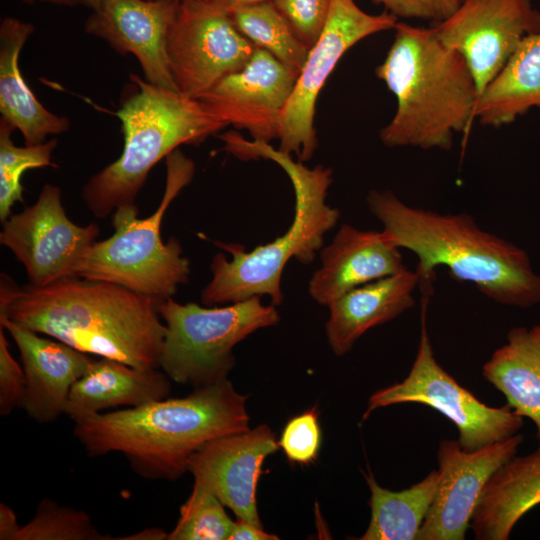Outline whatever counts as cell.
Returning a JSON list of instances; mask_svg holds the SVG:
<instances>
[{
  "mask_svg": "<svg viewBox=\"0 0 540 540\" xmlns=\"http://www.w3.org/2000/svg\"><path fill=\"white\" fill-rule=\"evenodd\" d=\"M155 299L119 284L65 277L20 286L1 274L0 317L79 351L136 368H160L166 334Z\"/></svg>",
  "mask_w": 540,
  "mask_h": 540,
  "instance_id": "6da1fadb",
  "label": "cell"
},
{
  "mask_svg": "<svg viewBox=\"0 0 540 540\" xmlns=\"http://www.w3.org/2000/svg\"><path fill=\"white\" fill-rule=\"evenodd\" d=\"M246 399L226 379L183 398L76 419L73 433L91 457L122 453L138 475L176 480L203 445L249 429Z\"/></svg>",
  "mask_w": 540,
  "mask_h": 540,
  "instance_id": "7a4b0ae2",
  "label": "cell"
},
{
  "mask_svg": "<svg viewBox=\"0 0 540 540\" xmlns=\"http://www.w3.org/2000/svg\"><path fill=\"white\" fill-rule=\"evenodd\" d=\"M366 201L387 238L417 256L421 288L431 287L435 269L445 266L454 279L472 283L496 303L540 304V275L527 252L482 229L472 215L413 207L389 190H371Z\"/></svg>",
  "mask_w": 540,
  "mask_h": 540,
  "instance_id": "3957f363",
  "label": "cell"
},
{
  "mask_svg": "<svg viewBox=\"0 0 540 540\" xmlns=\"http://www.w3.org/2000/svg\"><path fill=\"white\" fill-rule=\"evenodd\" d=\"M388 53L375 70L395 95L396 112L380 130L388 147L449 150L453 134L466 141L479 92L465 58L432 28L396 24Z\"/></svg>",
  "mask_w": 540,
  "mask_h": 540,
  "instance_id": "277c9868",
  "label": "cell"
},
{
  "mask_svg": "<svg viewBox=\"0 0 540 540\" xmlns=\"http://www.w3.org/2000/svg\"><path fill=\"white\" fill-rule=\"evenodd\" d=\"M219 138L224 142L223 150L239 159L262 158L279 165L293 186L295 212L290 227L282 236L250 252L240 245L215 242L231 253L232 259L228 260L222 252L213 256L212 277L201 291V301L212 306L266 295L273 305H280L283 301L281 278L288 261L312 263L323 246L325 234L339 220V211L326 203L333 182L332 169L323 165L308 168L270 143L245 140L238 132L229 131Z\"/></svg>",
  "mask_w": 540,
  "mask_h": 540,
  "instance_id": "5b68a950",
  "label": "cell"
},
{
  "mask_svg": "<svg viewBox=\"0 0 540 540\" xmlns=\"http://www.w3.org/2000/svg\"><path fill=\"white\" fill-rule=\"evenodd\" d=\"M136 89L116 112L124 146L113 163L89 178L82 199L97 218L136 204L153 166L180 145H197L227 125L197 100L130 75Z\"/></svg>",
  "mask_w": 540,
  "mask_h": 540,
  "instance_id": "8992f818",
  "label": "cell"
},
{
  "mask_svg": "<svg viewBox=\"0 0 540 540\" xmlns=\"http://www.w3.org/2000/svg\"><path fill=\"white\" fill-rule=\"evenodd\" d=\"M194 173V162L179 149L167 155L165 190L158 208L146 218H138L136 204L115 209L114 233L93 244L76 277L119 284L158 302L171 298L179 285L189 281L191 268L176 237L163 242L161 222Z\"/></svg>",
  "mask_w": 540,
  "mask_h": 540,
  "instance_id": "52a82bcc",
  "label": "cell"
},
{
  "mask_svg": "<svg viewBox=\"0 0 540 540\" xmlns=\"http://www.w3.org/2000/svg\"><path fill=\"white\" fill-rule=\"evenodd\" d=\"M158 310L166 326L160 368L174 382L195 388L226 380L235 365L233 347L280 320L275 305H264L260 296L212 308L171 297Z\"/></svg>",
  "mask_w": 540,
  "mask_h": 540,
  "instance_id": "ba28073f",
  "label": "cell"
},
{
  "mask_svg": "<svg viewBox=\"0 0 540 540\" xmlns=\"http://www.w3.org/2000/svg\"><path fill=\"white\" fill-rule=\"evenodd\" d=\"M431 292L424 291L421 303L420 340L407 377L374 392L368 399L363 420L376 409L401 403L428 406L449 419L459 432L463 449L472 451L505 440L523 426V417L505 404L491 407L460 385L437 362L426 325Z\"/></svg>",
  "mask_w": 540,
  "mask_h": 540,
  "instance_id": "9c48e42d",
  "label": "cell"
},
{
  "mask_svg": "<svg viewBox=\"0 0 540 540\" xmlns=\"http://www.w3.org/2000/svg\"><path fill=\"white\" fill-rule=\"evenodd\" d=\"M255 49L233 23L226 0L181 2L167 39L176 87L193 99L244 67Z\"/></svg>",
  "mask_w": 540,
  "mask_h": 540,
  "instance_id": "30bf717a",
  "label": "cell"
},
{
  "mask_svg": "<svg viewBox=\"0 0 540 540\" xmlns=\"http://www.w3.org/2000/svg\"><path fill=\"white\" fill-rule=\"evenodd\" d=\"M395 15L384 11L373 15L363 11L354 0H332L326 24L307 59L286 106L279 150L295 154L299 161L312 158L317 145L314 128L318 95L338 61L360 40L398 23Z\"/></svg>",
  "mask_w": 540,
  "mask_h": 540,
  "instance_id": "8fae6325",
  "label": "cell"
},
{
  "mask_svg": "<svg viewBox=\"0 0 540 540\" xmlns=\"http://www.w3.org/2000/svg\"><path fill=\"white\" fill-rule=\"evenodd\" d=\"M99 234L95 223L75 224L66 214L61 189L47 183L33 205L3 222L0 243L23 264L29 284L42 287L76 277Z\"/></svg>",
  "mask_w": 540,
  "mask_h": 540,
  "instance_id": "7c38bea8",
  "label": "cell"
},
{
  "mask_svg": "<svg viewBox=\"0 0 540 540\" xmlns=\"http://www.w3.org/2000/svg\"><path fill=\"white\" fill-rule=\"evenodd\" d=\"M431 28L465 58L480 95L520 42L540 31V11L531 0H462Z\"/></svg>",
  "mask_w": 540,
  "mask_h": 540,
  "instance_id": "4fadbf2b",
  "label": "cell"
},
{
  "mask_svg": "<svg viewBox=\"0 0 540 540\" xmlns=\"http://www.w3.org/2000/svg\"><path fill=\"white\" fill-rule=\"evenodd\" d=\"M299 73L256 47L244 67L197 100L227 126L246 130L253 140L270 143L280 139L283 115Z\"/></svg>",
  "mask_w": 540,
  "mask_h": 540,
  "instance_id": "5bb4252c",
  "label": "cell"
},
{
  "mask_svg": "<svg viewBox=\"0 0 540 540\" xmlns=\"http://www.w3.org/2000/svg\"><path fill=\"white\" fill-rule=\"evenodd\" d=\"M523 441L518 432L472 451L463 449L459 440L440 441V480L417 540H464L483 488Z\"/></svg>",
  "mask_w": 540,
  "mask_h": 540,
  "instance_id": "9a60e30c",
  "label": "cell"
},
{
  "mask_svg": "<svg viewBox=\"0 0 540 540\" xmlns=\"http://www.w3.org/2000/svg\"><path fill=\"white\" fill-rule=\"evenodd\" d=\"M266 424L216 438L192 454L187 471L212 491L237 519L262 527L256 489L265 458L279 449Z\"/></svg>",
  "mask_w": 540,
  "mask_h": 540,
  "instance_id": "2e32d148",
  "label": "cell"
},
{
  "mask_svg": "<svg viewBox=\"0 0 540 540\" xmlns=\"http://www.w3.org/2000/svg\"><path fill=\"white\" fill-rule=\"evenodd\" d=\"M179 4L169 0H103L87 18L84 29L117 53L134 55L149 83L178 91L169 66L167 39Z\"/></svg>",
  "mask_w": 540,
  "mask_h": 540,
  "instance_id": "e0dca14e",
  "label": "cell"
},
{
  "mask_svg": "<svg viewBox=\"0 0 540 540\" xmlns=\"http://www.w3.org/2000/svg\"><path fill=\"white\" fill-rule=\"evenodd\" d=\"M0 326L13 338L26 376L22 408L38 423H49L65 413L73 384L94 358L56 339L0 317Z\"/></svg>",
  "mask_w": 540,
  "mask_h": 540,
  "instance_id": "ac0fdd59",
  "label": "cell"
},
{
  "mask_svg": "<svg viewBox=\"0 0 540 540\" xmlns=\"http://www.w3.org/2000/svg\"><path fill=\"white\" fill-rule=\"evenodd\" d=\"M321 266L308 291L318 304L328 306L348 291L405 269L400 248L385 233L342 224L320 252Z\"/></svg>",
  "mask_w": 540,
  "mask_h": 540,
  "instance_id": "d6986e66",
  "label": "cell"
},
{
  "mask_svg": "<svg viewBox=\"0 0 540 540\" xmlns=\"http://www.w3.org/2000/svg\"><path fill=\"white\" fill-rule=\"evenodd\" d=\"M418 271H402L358 286L328 305L325 331L334 354L348 353L369 329L389 322L415 305Z\"/></svg>",
  "mask_w": 540,
  "mask_h": 540,
  "instance_id": "ffe728a7",
  "label": "cell"
},
{
  "mask_svg": "<svg viewBox=\"0 0 540 540\" xmlns=\"http://www.w3.org/2000/svg\"><path fill=\"white\" fill-rule=\"evenodd\" d=\"M159 368H136L121 361L94 359L73 384L65 414L76 420L119 406L136 407L168 396L170 378Z\"/></svg>",
  "mask_w": 540,
  "mask_h": 540,
  "instance_id": "44dd1931",
  "label": "cell"
},
{
  "mask_svg": "<svg viewBox=\"0 0 540 540\" xmlns=\"http://www.w3.org/2000/svg\"><path fill=\"white\" fill-rule=\"evenodd\" d=\"M31 23L4 18L0 25V112L23 135L25 145L45 142L49 135L66 132L70 120L44 107L25 82L20 52L34 32Z\"/></svg>",
  "mask_w": 540,
  "mask_h": 540,
  "instance_id": "7402d4cb",
  "label": "cell"
},
{
  "mask_svg": "<svg viewBox=\"0 0 540 540\" xmlns=\"http://www.w3.org/2000/svg\"><path fill=\"white\" fill-rule=\"evenodd\" d=\"M540 504V441L538 448L515 455L482 490L470 528L476 540H507L516 523Z\"/></svg>",
  "mask_w": 540,
  "mask_h": 540,
  "instance_id": "603a6c76",
  "label": "cell"
},
{
  "mask_svg": "<svg viewBox=\"0 0 540 540\" xmlns=\"http://www.w3.org/2000/svg\"><path fill=\"white\" fill-rule=\"evenodd\" d=\"M506 338L483 365L482 376L516 414L533 422L540 441V324L514 327Z\"/></svg>",
  "mask_w": 540,
  "mask_h": 540,
  "instance_id": "cb8c5ba5",
  "label": "cell"
},
{
  "mask_svg": "<svg viewBox=\"0 0 540 540\" xmlns=\"http://www.w3.org/2000/svg\"><path fill=\"white\" fill-rule=\"evenodd\" d=\"M540 109V31L526 36L479 95L474 116L484 126L513 123Z\"/></svg>",
  "mask_w": 540,
  "mask_h": 540,
  "instance_id": "d4e9b609",
  "label": "cell"
},
{
  "mask_svg": "<svg viewBox=\"0 0 540 540\" xmlns=\"http://www.w3.org/2000/svg\"><path fill=\"white\" fill-rule=\"evenodd\" d=\"M371 496V518L360 540H417L440 480L439 470L409 488L391 491L364 475Z\"/></svg>",
  "mask_w": 540,
  "mask_h": 540,
  "instance_id": "484cf974",
  "label": "cell"
},
{
  "mask_svg": "<svg viewBox=\"0 0 540 540\" xmlns=\"http://www.w3.org/2000/svg\"><path fill=\"white\" fill-rule=\"evenodd\" d=\"M228 9L236 28L256 47L301 71L309 49L295 36L272 0Z\"/></svg>",
  "mask_w": 540,
  "mask_h": 540,
  "instance_id": "4316f807",
  "label": "cell"
},
{
  "mask_svg": "<svg viewBox=\"0 0 540 540\" xmlns=\"http://www.w3.org/2000/svg\"><path fill=\"white\" fill-rule=\"evenodd\" d=\"M16 128L0 117V220L3 223L11 215L13 205L23 201L21 178L28 169L57 167L52 153L57 140L38 145L18 147L11 135Z\"/></svg>",
  "mask_w": 540,
  "mask_h": 540,
  "instance_id": "83f0119b",
  "label": "cell"
},
{
  "mask_svg": "<svg viewBox=\"0 0 540 540\" xmlns=\"http://www.w3.org/2000/svg\"><path fill=\"white\" fill-rule=\"evenodd\" d=\"M219 498L195 482L191 494L180 507V516L169 540H229L235 521Z\"/></svg>",
  "mask_w": 540,
  "mask_h": 540,
  "instance_id": "f1b7e54d",
  "label": "cell"
},
{
  "mask_svg": "<svg viewBox=\"0 0 540 540\" xmlns=\"http://www.w3.org/2000/svg\"><path fill=\"white\" fill-rule=\"evenodd\" d=\"M108 539L94 526L90 516L45 498L35 516L20 526L15 540H102Z\"/></svg>",
  "mask_w": 540,
  "mask_h": 540,
  "instance_id": "f546056e",
  "label": "cell"
},
{
  "mask_svg": "<svg viewBox=\"0 0 540 540\" xmlns=\"http://www.w3.org/2000/svg\"><path fill=\"white\" fill-rule=\"evenodd\" d=\"M278 443L290 462L302 465L313 463L321 444L317 409L313 407L291 418Z\"/></svg>",
  "mask_w": 540,
  "mask_h": 540,
  "instance_id": "4dcf8cb0",
  "label": "cell"
},
{
  "mask_svg": "<svg viewBox=\"0 0 540 540\" xmlns=\"http://www.w3.org/2000/svg\"><path fill=\"white\" fill-rule=\"evenodd\" d=\"M332 0H272L295 36L310 49L326 24Z\"/></svg>",
  "mask_w": 540,
  "mask_h": 540,
  "instance_id": "1f68e13d",
  "label": "cell"
},
{
  "mask_svg": "<svg viewBox=\"0 0 540 540\" xmlns=\"http://www.w3.org/2000/svg\"><path fill=\"white\" fill-rule=\"evenodd\" d=\"M26 395V376L10 353L4 328L0 326V414L9 415L22 408Z\"/></svg>",
  "mask_w": 540,
  "mask_h": 540,
  "instance_id": "d6a6232c",
  "label": "cell"
},
{
  "mask_svg": "<svg viewBox=\"0 0 540 540\" xmlns=\"http://www.w3.org/2000/svg\"><path fill=\"white\" fill-rule=\"evenodd\" d=\"M397 18H417L438 23L450 16L461 0H371Z\"/></svg>",
  "mask_w": 540,
  "mask_h": 540,
  "instance_id": "836d02e7",
  "label": "cell"
},
{
  "mask_svg": "<svg viewBox=\"0 0 540 540\" xmlns=\"http://www.w3.org/2000/svg\"><path fill=\"white\" fill-rule=\"evenodd\" d=\"M279 537L267 533L262 527L248 521L237 519L229 540H276Z\"/></svg>",
  "mask_w": 540,
  "mask_h": 540,
  "instance_id": "e575fe53",
  "label": "cell"
},
{
  "mask_svg": "<svg viewBox=\"0 0 540 540\" xmlns=\"http://www.w3.org/2000/svg\"><path fill=\"white\" fill-rule=\"evenodd\" d=\"M20 529L14 511L6 504H0V539L15 540Z\"/></svg>",
  "mask_w": 540,
  "mask_h": 540,
  "instance_id": "d590c367",
  "label": "cell"
},
{
  "mask_svg": "<svg viewBox=\"0 0 540 540\" xmlns=\"http://www.w3.org/2000/svg\"><path fill=\"white\" fill-rule=\"evenodd\" d=\"M27 4H33L35 2L50 3L63 6H74L77 5V0H22Z\"/></svg>",
  "mask_w": 540,
  "mask_h": 540,
  "instance_id": "8d00e7d4",
  "label": "cell"
},
{
  "mask_svg": "<svg viewBox=\"0 0 540 540\" xmlns=\"http://www.w3.org/2000/svg\"><path fill=\"white\" fill-rule=\"evenodd\" d=\"M270 0H226L228 7H237V6H244V5H250L260 2H265Z\"/></svg>",
  "mask_w": 540,
  "mask_h": 540,
  "instance_id": "74e56055",
  "label": "cell"
},
{
  "mask_svg": "<svg viewBox=\"0 0 540 540\" xmlns=\"http://www.w3.org/2000/svg\"><path fill=\"white\" fill-rule=\"evenodd\" d=\"M103 0H77L78 4H82L90 9L96 10Z\"/></svg>",
  "mask_w": 540,
  "mask_h": 540,
  "instance_id": "f35d334b",
  "label": "cell"
},
{
  "mask_svg": "<svg viewBox=\"0 0 540 540\" xmlns=\"http://www.w3.org/2000/svg\"><path fill=\"white\" fill-rule=\"evenodd\" d=\"M169 1H174V2L181 3V2H184V1H188V0H169Z\"/></svg>",
  "mask_w": 540,
  "mask_h": 540,
  "instance_id": "ab89813d",
  "label": "cell"
},
{
  "mask_svg": "<svg viewBox=\"0 0 540 540\" xmlns=\"http://www.w3.org/2000/svg\"><path fill=\"white\" fill-rule=\"evenodd\" d=\"M462 1V0H461Z\"/></svg>",
  "mask_w": 540,
  "mask_h": 540,
  "instance_id": "60d3db41",
  "label": "cell"
}]
</instances>
